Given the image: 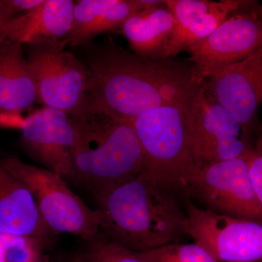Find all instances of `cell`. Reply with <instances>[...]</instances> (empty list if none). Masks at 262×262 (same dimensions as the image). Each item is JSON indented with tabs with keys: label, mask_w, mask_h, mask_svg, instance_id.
I'll return each mask as SVG.
<instances>
[{
	"label": "cell",
	"mask_w": 262,
	"mask_h": 262,
	"mask_svg": "<svg viewBox=\"0 0 262 262\" xmlns=\"http://www.w3.org/2000/svg\"><path fill=\"white\" fill-rule=\"evenodd\" d=\"M184 190L196 196L207 209L262 224V207L248 173L247 155L198 167Z\"/></svg>",
	"instance_id": "cell-7"
},
{
	"label": "cell",
	"mask_w": 262,
	"mask_h": 262,
	"mask_svg": "<svg viewBox=\"0 0 262 262\" xmlns=\"http://www.w3.org/2000/svg\"><path fill=\"white\" fill-rule=\"evenodd\" d=\"M0 232L50 241L53 235L43 221L32 193L0 162Z\"/></svg>",
	"instance_id": "cell-16"
},
{
	"label": "cell",
	"mask_w": 262,
	"mask_h": 262,
	"mask_svg": "<svg viewBox=\"0 0 262 262\" xmlns=\"http://www.w3.org/2000/svg\"><path fill=\"white\" fill-rule=\"evenodd\" d=\"M18 128L24 149L32 159L66 181L77 182L72 158L75 136L67 114L45 107L22 120Z\"/></svg>",
	"instance_id": "cell-12"
},
{
	"label": "cell",
	"mask_w": 262,
	"mask_h": 262,
	"mask_svg": "<svg viewBox=\"0 0 262 262\" xmlns=\"http://www.w3.org/2000/svg\"><path fill=\"white\" fill-rule=\"evenodd\" d=\"M258 262H262V259L260 260V261Z\"/></svg>",
	"instance_id": "cell-27"
},
{
	"label": "cell",
	"mask_w": 262,
	"mask_h": 262,
	"mask_svg": "<svg viewBox=\"0 0 262 262\" xmlns=\"http://www.w3.org/2000/svg\"><path fill=\"white\" fill-rule=\"evenodd\" d=\"M145 262H217L196 244L174 243L143 252H134Z\"/></svg>",
	"instance_id": "cell-20"
},
{
	"label": "cell",
	"mask_w": 262,
	"mask_h": 262,
	"mask_svg": "<svg viewBox=\"0 0 262 262\" xmlns=\"http://www.w3.org/2000/svg\"><path fill=\"white\" fill-rule=\"evenodd\" d=\"M50 241L0 232V262H51L46 253Z\"/></svg>",
	"instance_id": "cell-19"
},
{
	"label": "cell",
	"mask_w": 262,
	"mask_h": 262,
	"mask_svg": "<svg viewBox=\"0 0 262 262\" xmlns=\"http://www.w3.org/2000/svg\"><path fill=\"white\" fill-rule=\"evenodd\" d=\"M163 187L141 171L95 196L101 233L134 252L179 243L186 214Z\"/></svg>",
	"instance_id": "cell-2"
},
{
	"label": "cell",
	"mask_w": 262,
	"mask_h": 262,
	"mask_svg": "<svg viewBox=\"0 0 262 262\" xmlns=\"http://www.w3.org/2000/svg\"><path fill=\"white\" fill-rule=\"evenodd\" d=\"M174 17L163 4L141 10L125 20L119 32L127 39L134 54L146 59H165V50L173 34Z\"/></svg>",
	"instance_id": "cell-18"
},
{
	"label": "cell",
	"mask_w": 262,
	"mask_h": 262,
	"mask_svg": "<svg viewBox=\"0 0 262 262\" xmlns=\"http://www.w3.org/2000/svg\"><path fill=\"white\" fill-rule=\"evenodd\" d=\"M13 17H15L14 15L7 9L3 3V0H0V28Z\"/></svg>",
	"instance_id": "cell-24"
},
{
	"label": "cell",
	"mask_w": 262,
	"mask_h": 262,
	"mask_svg": "<svg viewBox=\"0 0 262 262\" xmlns=\"http://www.w3.org/2000/svg\"><path fill=\"white\" fill-rule=\"evenodd\" d=\"M204 84L210 96L238 122L243 137L251 144V138L262 130L258 119L262 103V47L207 79Z\"/></svg>",
	"instance_id": "cell-11"
},
{
	"label": "cell",
	"mask_w": 262,
	"mask_h": 262,
	"mask_svg": "<svg viewBox=\"0 0 262 262\" xmlns=\"http://www.w3.org/2000/svg\"><path fill=\"white\" fill-rule=\"evenodd\" d=\"M257 5L231 15L208 37L187 50L200 83L262 47V18Z\"/></svg>",
	"instance_id": "cell-9"
},
{
	"label": "cell",
	"mask_w": 262,
	"mask_h": 262,
	"mask_svg": "<svg viewBox=\"0 0 262 262\" xmlns=\"http://www.w3.org/2000/svg\"><path fill=\"white\" fill-rule=\"evenodd\" d=\"M165 3L175 21L165 59L187 51L208 37L231 15L256 4L243 0H165Z\"/></svg>",
	"instance_id": "cell-13"
},
{
	"label": "cell",
	"mask_w": 262,
	"mask_h": 262,
	"mask_svg": "<svg viewBox=\"0 0 262 262\" xmlns=\"http://www.w3.org/2000/svg\"><path fill=\"white\" fill-rule=\"evenodd\" d=\"M256 10H257L258 15H259L262 18V5H257V6H256Z\"/></svg>",
	"instance_id": "cell-25"
},
{
	"label": "cell",
	"mask_w": 262,
	"mask_h": 262,
	"mask_svg": "<svg viewBox=\"0 0 262 262\" xmlns=\"http://www.w3.org/2000/svg\"><path fill=\"white\" fill-rule=\"evenodd\" d=\"M35 101L37 86L23 46L0 41V126L18 127L20 113Z\"/></svg>",
	"instance_id": "cell-14"
},
{
	"label": "cell",
	"mask_w": 262,
	"mask_h": 262,
	"mask_svg": "<svg viewBox=\"0 0 262 262\" xmlns=\"http://www.w3.org/2000/svg\"><path fill=\"white\" fill-rule=\"evenodd\" d=\"M188 103L152 108L130 122L142 151V171L168 189H184L199 167L191 144Z\"/></svg>",
	"instance_id": "cell-4"
},
{
	"label": "cell",
	"mask_w": 262,
	"mask_h": 262,
	"mask_svg": "<svg viewBox=\"0 0 262 262\" xmlns=\"http://www.w3.org/2000/svg\"><path fill=\"white\" fill-rule=\"evenodd\" d=\"M88 108L130 122L152 108L190 102L201 89L189 59H146L113 39L91 48Z\"/></svg>",
	"instance_id": "cell-1"
},
{
	"label": "cell",
	"mask_w": 262,
	"mask_h": 262,
	"mask_svg": "<svg viewBox=\"0 0 262 262\" xmlns=\"http://www.w3.org/2000/svg\"><path fill=\"white\" fill-rule=\"evenodd\" d=\"M142 10L139 0H79L75 2L72 27L66 43L87 46L100 34L119 30Z\"/></svg>",
	"instance_id": "cell-17"
},
{
	"label": "cell",
	"mask_w": 262,
	"mask_h": 262,
	"mask_svg": "<svg viewBox=\"0 0 262 262\" xmlns=\"http://www.w3.org/2000/svg\"><path fill=\"white\" fill-rule=\"evenodd\" d=\"M0 162L32 193L52 233L75 234L86 242L101 232L96 210L72 192L61 176L15 157L0 158Z\"/></svg>",
	"instance_id": "cell-5"
},
{
	"label": "cell",
	"mask_w": 262,
	"mask_h": 262,
	"mask_svg": "<svg viewBox=\"0 0 262 262\" xmlns=\"http://www.w3.org/2000/svg\"><path fill=\"white\" fill-rule=\"evenodd\" d=\"M84 258L87 262H145L134 251L115 244L101 232L86 241Z\"/></svg>",
	"instance_id": "cell-21"
},
{
	"label": "cell",
	"mask_w": 262,
	"mask_h": 262,
	"mask_svg": "<svg viewBox=\"0 0 262 262\" xmlns=\"http://www.w3.org/2000/svg\"><path fill=\"white\" fill-rule=\"evenodd\" d=\"M185 233L217 262L262 259V224L239 220L187 203Z\"/></svg>",
	"instance_id": "cell-8"
},
{
	"label": "cell",
	"mask_w": 262,
	"mask_h": 262,
	"mask_svg": "<svg viewBox=\"0 0 262 262\" xmlns=\"http://www.w3.org/2000/svg\"><path fill=\"white\" fill-rule=\"evenodd\" d=\"M66 45H28L26 56L35 80L38 102L72 117L87 110L89 74L84 63L66 51Z\"/></svg>",
	"instance_id": "cell-6"
},
{
	"label": "cell",
	"mask_w": 262,
	"mask_h": 262,
	"mask_svg": "<svg viewBox=\"0 0 262 262\" xmlns=\"http://www.w3.org/2000/svg\"><path fill=\"white\" fill-rule=\"evenodd\" d=\"M70 118L76 181L94 196L142 171V151L130 122L91 108Z\"/></svg>",
	"instance_id": "cell-3"
},
{
	"label": "cell",
	"mask_w": 262,
	"mask_h": 262,
	"mask_svg": "<svg viewBox=\"0 0 262 262\" xmlns=\"http://www.w3.org/2000/svg\"><path fill=\"white\" fill-rule=\"evenodd\" d=\"M187 110L191 144L199 166L245 157L252 149L238 122L210 96L204 84Z\"/></svg>",
	"instance_id": "cell-10"
},
{
	"label": "cell",
	"mask_w": 262,
	"mask_h": 262,
	"mask_svg": "<svg viewBox=\"0 0 262 262\" xmlns=\"http://www.w3.org/2000/svg\"><path fill=\"white\" fill-rule=\"evenodd\" d=\"M45 0H3L7 9L14 16L19 13H27L37 8L44 3Z\"/></svg>",
	"instance_id": "cell-23"
},
{
	"label": "cell",
	"mask_w": 262,
	"mask_h": 262,
	"mask_svg": "<svg viewBox=\"0 0 262 262\" xmlns=\"http://www.w3.org/2000/svg\"><path fill=\"white\" fill-rule=\"evenodd\" d=\"M248 173L262 207V130L247 155Z\"/></svg>",
	"instance_id": "cell-22"
},
{
	"label": "cell",
	"mask_w": 262,
	"mask_h": 262,
	"mask_svg": "<svg viewBox=\"0 0 262 262\" xmlns=\"http://www.w3.org/2000/svg\"><path fill=\"white\" fill-rule=\"evenodd\" d=\"M63 262H80V261H63Z\"/></svg>",
	"instance_id": "cell-26"
},
{
	"label": "cell",
	"mask_w": 262,
	"mask_h": 262,
	"mask_svg": "<svg viewBox=\"0 0 262 262\" xmlns=\"http://www.w3.org/2000/svg\"><path fill=\"white\" fill-rule=\"evenodd\" d=\"M75 1L45 0L35 9L18 15L0 28V41L22 46L66 42L72 27Z\"/></svg>",
	"instance_id": "cell-15"
}]
</instances>
